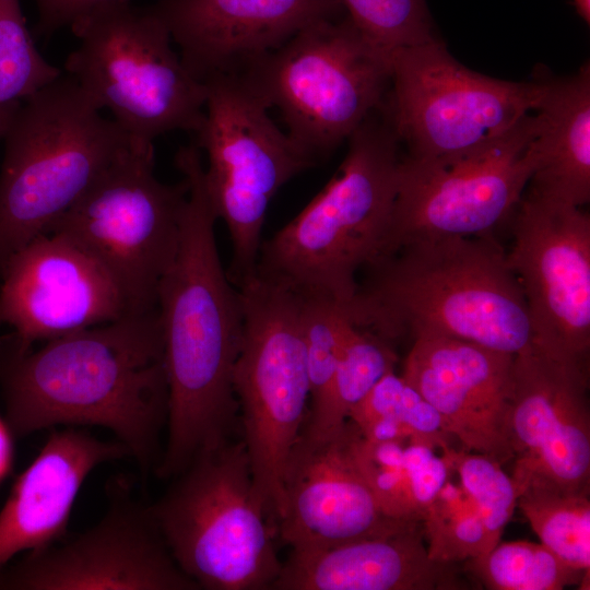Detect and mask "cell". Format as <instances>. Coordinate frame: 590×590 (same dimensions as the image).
Returning <instances> with one entry per match:
<instances>
[{"instance_id": "cell-1", "label": "cell", "mask_w": 590, "mask_h": 590, "mask_svg": "<svg viewBox=\"0 0 590 590\" xmlns=\"http://www.w3.org/2000/svg\"><path fill=\"white\" fill-rule=\"evenodd\" d=\"M189 190L179 243L157 288L168 384L167 438L155 473L180 474L202 451L233 439L238 402L233 377L244 333L239 290L223 269L217 220L200 149L175 157Z\"/></svg>"}, {"instance_id": "cell-2", "label": "cell", "mask_w": 590, "mask_h": 590, "mask_svg": "<svg viewBox=\"0 0 590 590\" xmlns=\"http://www.w3.org/2000/svg\"><path fill=\"white\" fill-rule=\"evenodd\" d=\"M0 384L14 436L56 425L102 426L143 472L158 465L169 397L157 308L48 340L36 351L13 334L4 338Z\"/></svg>"}, {"instance_id": "cell-3", "label": "cell", "mask_w": 590, "mask_h": 590, "mask_svg": "<svg viewBox=\"0 0 590 590\" xmlns=\"http://www.w3.org/2000/svg\"><path fill=\"white\" fill-rule=\"evenodd\" d=\"M366 270L345 308L391 343L445 337L511 355L536 347L522 287L493 235L414 241Z\"/></svg>"}, {"instance_id": "cell-4", "label": "cell", "mask_w": 590, "mask_h": 590, "mask_svg": "<svg viewBox=\"0 0 590 590\" xmlns=\"http://www.w3.org/2000/svg\"><path fill=\"white\" fill-rule=\"evenodd\" d=\"M0 274L138 143L68 74L0 108ZM151 142V141H150Z\"/></svg>"}, {"instance_id": "cell-5", "label": "cell", "mask_w": 590, "mask_h": 590, "mask_svg": "<svg viewBox=\"0 0 590 590\" xmlns=\"http://www.w3.org/2000/svg\"><path fill=\"white\" fill-rule=\"evenodd\" d=\"M326 187L261 244L257 271L304 295L347 306L356 273L385 249L397 196L399 141L382 107L350 135Z\"/></svg>"}, {"instance_id": "cell-6", "label": "cell", "mask_w": 590, "mask_h": 590, "mask_svg": "<svg viewBox=\"0 0 590 590\" xmlns=\"http://www.w3.org/2000/svg\"><path fill=\"white\" fill-rule=\"evenodd\" d=\"M174 479L150 510L179 568L200 589H271L282 568L276 527L244 441L202 451Z\"/></svg>"}, {"instance_id": "cell-7", "label": "cell", "mask_w": 590, "mask_h": 590, "mask_svg": "<svg viewBox=\"0 0 590 590\" xmlns=\"http://www.w3.org/2000/svg\"><path fill=\"white\" fill-rule=\"evenodd\" d=\"M388 52L349 17L315 23L238 72L315 163L374 111L390 87Z\"/></svg>"}, {"instance_id": "cell-8", "label": "cell", "mask_w": 590, "mask_h": 590, "mask_svg": "<svg viewBox=\"0 0 590 590\" xmlns=\"http://www.w3.org/2000/svg\"><path fill=\"white\" fill-rule=\"evenodd\" d=\"M244 333L234 369L243 438L256 489L278 523L284 476L309 408L302 296L256 272L237 286Z\"/></svg>"}, {"instance_id": "cell-9", "label": "cell", "mask_w": 590, "mask_h": 590, "mask_svg": "<svg viewBox=\"0 0 590 590\" xmlns=\"http://www.w3.org/2000/svg\"><path fill=\"white\" fill-rule=\"evenodd\" d=\"M70 28L79 46L64 61L67 74L99 110L108 108L125 131L153 142L174 130H198L205 84L185 67L150 5H109Z\"/></svg>"}, {"instance_id": "cell-10", "label": "cell", "mask_w": 590, "mask_h": 590, "mask_svg": "<svg viewBox=\"0 0 590 590\" xmlns=\"http://www.w3.org/2000/svg\"><path fill=\"white\" fill-rule=\"evenodd\" d=\"M204 118L193 133L206 153L204 179L232 240L227 276L237 287L257 271L271 199L315 161L268 115L269 107L237 73L206 79Z\"/></svg>"}, {"instance_id": "cell-11", "label": "cell", "mask_w": 590, "mask_h": 590, "mask_svg": "<svg viewBox=\"0 0 590 590\" xmlns=\"http://www.w3.org/2000/svg\"><path fill=\"white\" fill-rule=\"evenodd\" d=\"M390 63L384 110L414 160L450 158L494 141L535 110L546 83L472 71L438 38L393 51Z\"/></svg>"}, {"instance_id": "cell-12", "label": "cell", "mask_w": 590, "mask_h": 590, "mask_svg": "<svg viewBox=\"0 0 590 590\" xmlns=\"http://www.w3.org/2000/svg\"><path fill=\"white\" fill-rule=\"evenodd\" d=\"M189 186L154 175L153 142L141 141L46 233H58L97 260L131 310L157 308L158 284L176 255Z\"/></svg>"}, {"instance_id": "cell-13", "label": "cell", "mask_w": 590, "mask_h": 590, "mask_svg": "<svg viewBox=\"0 0 590 590\" xmlns=\"http://www.w3.org/2000/svg\"><path fill=\"white\" fill-rule=\"evenodd\" d=\"M535 116L468 153L403 157L391 225L380 259L427 239L480 237L514 216L534 168ZM379 259V260H380Z\"/></svg>"}, {"instance_id": "cell-14", "label": "cell", "mask_w": 590, "mask_h": 590, "mask_svg": "<svg viewBox=\"0 0 590 590\" xmlns=\"http://www.w3.org/2000/svg\"><path fill=\"white\" fill-rule=\"evenodd\" d=\"M108 508L83 533L31 553L0 571V589L198 590L172 556L151 514L135 500L131 483L108 482Z\"/></svg>"}, {"instance_id": "cell-15", "label": "cell", "mask_w": 590, "mask_h": 590, "mask_svg": "<svg viewBox=\"0 0 590 590\" xmlns=\"http://www.w3.org/2000/svg\"><path fill=\"white\" fill-rule=\"evenodd\" d=\"M506 259L527 302L535 346L589 363L590 217L579 206L528 191Z\"/></svg>"}, {"instance_id": "cell-16", "label": "cell", "mask_w": 590, "mask_h": 590, "mask_svg": "<svg viewBox=\"0 0 590 590\" xmlns=\"http://www.w3.org/2000/svg\"><path fill=\"white\" fill-rule=\"evenodd\" d=\"M589 363L538 347L515 355L508 439L517 497L528 488L590 496Z\"/></svg>"}, {"instance_id": "cell-17", "label": "cell", "mask_w": 590, "mask_h": 590, "mask_svg": "<svg viewBox=\"0 0 590 590\" xmlns=\"http://www.w3.org/2000/svg\"><path fill=\"white\" fill-rule=\"evenodd\" d=\"M1 275L0 324L25 345L134 312L106 269L58 233L31 240Z\"/></svg>"}, {"instance_id": "cell-18", "label": "cell", "mask_w": 590, "mask_h": 590, "mask_svg": "<svg viewBox=\"0 0 590 590\" xmlns=\"http://www.w3.org/2000/svg\"><path fill=\"white\" fill-rule=\"evenodd\" d=\"M514 358L469 341L421 337L413 340L401 376L437 411L460 448L504 465L512 460Z\"/></svg>"}, {"instance_id": "cell-19", "label": "cell", "mask_w": 590, "mask_h": 590, "mask_svg": "<svg viewBox=\"0 0 590 590\" xmlns=\"http://www.w3.org/2000/svg\"><path fill=\"white\" fill-rule=\"evenodd\" d=\"M150 8L201 82L238 73L304 28L347 14L341 0H158Z\"/></svg>"}, {"instance_id": "cell-20", "label": "cell", "mask_w": 590, "mask_h": 590, "mask_svg": "<svg viewBox=\"0 0 590 590\" xmlns=\"http://www.w3.org/2000/svg\"><path fill=\"white\" fill-rule=\"evenodd\" d=\"M352 424L323 441H297L284 476L282 541L294 551L333 546L393 531L406 522L387 517L351 449Z\"/></svg>"}, {"instance_id": "cell-21", "label": "cell", "mask_w": 590, "mask_h": 590, "mask_svg": "<svg viewBox=\"0 0 590 590\" xmlns=\"http://www.w3.org/2000/svg\"><path fill=\"white\" fill-rule=\"evenodd\" d=\"M458 564L429 558L421 521L346 543L291 551L271 589L457 590L469 589Z\"/></svg>"}, {"instance_id": "cell-22", "label": "cell", "mask_w": 590, "mask_h": 590, "mask_svg": "<svg viewBox=\"0 0 590 590\" xmlns=\"http://www.w3.org/2000/svg\"><path fill=\"white\" fill-rule=\"evenodd\" d=\"M131 457L119 440L104 441L80 429L55 430L19 475L0 511V571L23 551L67 536L78 494L99 464Z\"/></svg>"}, {"instance_id": "cell-23", "label": "cell", "mask_w": 590, "mask_h": 590, "mask_svg": "<svg viewBox=\"0 0 590 590\" xmlns=\"http://www.w3.org/2000/svg\"><path fill=\"white\" fill-rule=\"evenodd\" d=\"M534 168L529 191L581 206L590 199V66L546 78L535 108Z\"/></svg>"}, {"instance_id": "cell-24", "label": "cell", "mask_w": 590, "mask_h": 590, "mask_svg": "<svg viewBox=\"0 0 590 590\" xmlns=\"http://www.w3.org/2000/svg\"><path fill=\"white\" fill-rule=\"evenodd\" d=\"M351 424L354 460L381 511L392 519L422 522L430 503L453 475L447 459L440 450L423 444L366 439Z\"/></svg>"}, {"instance_id": "cell-25", "label": "cell", "mask_w": 590, "mask_h": 590, "mask_svg": "<svg viewBox=\"0 0 590 590\" xmlns=\"http://www.w3.org/2000/svg\"><path fill=\"white\" fill-rule=\"evenodd\" d=\"M397 361L393 343L353 324L327 393L321 404L307 414L298 441L319 442L338 434L351 411L394 370Z\"/></svg>"}, {"instance_id": "cell-26", "label": "cell", "mask_w": 590, "mask_h": 590, "mask_svg": "<svg viewBox=\"0 0 590 590\" xmlns=\"http://www.w3.org/2000/svg\"><path fill=\"white\" fill-rule=\"evenodd\" d=\"M347 420L374 441H413L440 450L453 439L437 411L394 370L377 382Z\"/></svg>"}, {"instance_id": "cell-27", "label": "cell", "mask_w": 590, "mask_h": 590, "mask_svg": "<svg viewBox=\"0 0 590 590\" xmlns=\"http://www.w3.org/2000/svg\"><path fill=\"white\" fill-rule=\"evenodd\" d=\"M464 563L469 574L489 590H562L589 580V574L530 541L499 542L485 556Z\"/></svg>"}, {"instance_id": "cell-28", "label": "cell", "mask_w": 590, "mask_h": 590, "mask_svg": "<svg viewBox=\"0 0 590 590\" xmlns=\"http://www.w3.org/2000/svg\"><path fill=\"white\" fill-rule=\"evenodd\" d=\"M540 542L565 564L589 574L590 496L528 488L517 497Z\"/></svg>"}, {"instance_id": "cell-29", "label": "cell", "mask_w": 590, "mask_h": 590, "mask_svg": "<svg viewBox=\"0 0 590 590\" xmlns=\"http://www.w3.org/2000/svg\"><path fill=\"white\" fill-rule=\"evenodd\" d=\"M422 524L428 556L435 562L459 564L491 551L475 503L452 476L428 506Z\"/></svg>"}, {"instance_id": "cell-30", "label": "cell", "mask_w": 590, "mask_h": 590, "mask_svg": "<svg viewBox=\"0 0 590 590\" xmlns=\"http://www.w3.org/2000/svg\"><path fill=\"white\" fill-rule=\"evenodd\" d=\"M62 75L37 50L20 0H0V108L36 93Z\"/></svg>"}, {"instance_id": "cell-31", "label": "cell", "mask_w": 590, "mask_h": 590, "mask_svg": "<svg viewBox=\"0 0 590 590\" xmlns=\"http://www.w3.org/2000/svg\"><path fill=\"white\" fill-rule=\"evenodd\" d=\"M300 296L310 389L309 413L321 404L335 373L346 335L354 323L346 308L335 300L319 295Z\"/></svg>"}, {"instance_id": "cell-32", "label": "cell", "mask_w": 590, "mask_h": 590, "mask_svg": "<svg viewBox=\"0 0 590 590\" xmlns=\"http://www.w3.org/2000/svg\"><path fill=\"white\" fill-rule=\"evenodd\" d=\"M440 452L475 503L492 550L500 542L517 507V492L510 475L493 459L460 447L446 445Z\"/></svg>"}, {"instance_id": "cell-33", "label": "cell", "mask_w": 590, "mask_h": 590, "mask_svg": "<svg viewBox=\"0 0 590 590\" xmlns=\"http://www.w3.org/2000/svg\"><path fill=\"white\" fill-rule=\"evenodd\" d=\"M341 1L362 34L389 55L437 39L426 0Z\"/></svg>"}, {"instance_id": "cell-34", "label": "cell", "mask_w": 590, "mask_h": 590, "mask_svg": "<svg viewBox=\"0 0 590 590\" xmlns=\"http://www.w3.org/2000/svg\"><path fill=\"white\" fill-rule=\"evenodd\" d=\"M131 0H35L38 19L34 26L36 37L49 38L93 12Z\"/></svg>"}, {"instance_id": "cell-35", "label": "cell", "mask_w": 590, "mask_h": 590, "mask_svg": "<svg viewBox=\"0 0 590 590\" xmlns=\"http://www.w3.org/2000/svg\"><path fill=\"white\" fill-rule=\"evenodd\" d=\"M13 436L7 421L0 417V482L10 472L13 463Z\"/></svg>"}, {"instance_id": "cell-36", "label": "cell", "mask_w": 590, "mask_h": 590, "mask_svg": "<svg viewBox=\"0 0 590 590\" xmlns=\"http://www.w3.org/2000/svg\"><path fill=\"white\" fill-rule=\"evenodd\" d=\"M577 14L582 21L590 24V0H571Z\"/></svg>"}]
</instances>
